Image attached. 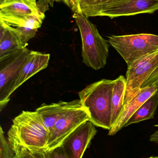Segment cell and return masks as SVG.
Here are the masks:
<instances>
[{
  "label": "cell",
  "instance_id": "7402d4cb",
  "mask_svg": "<svg viewBox=\"0 0 158 158\" xmlns=\"http://www.w3.org/2000/svg\"><path fill=\"white\" fill-rule=\"evenodd\" d=\"M46 153L48 158H68L61 146Z\"/></svg>",
  "mask_w": 158,
  "mask_h": 158
},
{
  "label": "cell",
  "instance_id": "44dd1931",
  "mask_svg": "<svg viewBox=\"0 0 158 158\" xmlns=\"http://www.w3.org/2000/svg\"><path fill=\"white\" fill-rule=\"evenodd\" d=\"M151 85L155 86L158 93V65L145 80L141 88Z\"/></svg>",
  "mask_w": 158,
  "mask_h": 158
},
{
  "label": "cell",
  "instance_id": "7a4b0ae2",
  "mask_svg": "<svg viewBox=\"0 0 158 158\" xmlns=\"http://www.w3.org/2000/svg\"><path fill=\"white\" fill-rule=\"evenodd\" d=\"M114 80L103 79L86 86L79 93L89 121L96 127L109 131L112 127V96Z\"/></svg>",
  "mask_w": 158,
  "mask_h": 158
},
{
  "label": "cell",
  "instance_id": "277c9868",
  "mask_svg": "<svg viewBox=\"0 0 158 158\" xmlns=\"http://www.w3.org/2000/svg\"><path fill=\"white\" fill-rule=\"evenodd\" d=\"M109 44L120 55L128 67L158 49V35L140 33L108 37Z\"/></svg>",
  "mask_w": 158,
  "mask_h": 158
},
{
  "label": "cell",
  "instance_id": "2e32d148",
  "mask_svg": "<svg viewBox=\"0 0 158 158\" xmlns=\"http://www.w3.org/2000/svg\"><path fill=\"white\" fill-rule=\"evenodd\" d=\"M158 106V93H155L145 101L127 122L125 127L155 118Z\"/></svg>",
  "mask_w": 158,
  "mask_h": 158
},
{
  "label": "cell",
  "instance_id": "ac0fdd59",
  "mask_svg": "<svg viewBox=\"0 0 158 158\" xmlns=\"http://www.w3.org/2000/svg\"><path fill=\"white\" fill-rule=\"evenodd\" d=\"M15 153L7 141L2 128H0V158H13Z\"/></svg>",
  "mask_w": 158,
  "mask_h": 158
},
{
  "label": "cell",
  "instance_id": "7c38bea8",
  "mask_svg": "<svg viewBox=\"0 0 158 158\" xmlns=\"http://www.w3.org/2000/svg\"><path fill=\"white\" fill-rule=\"evenodd\" d=\"M49 54L31 51L26 62L15 79L9 92V96L26 81L48 66Z\"/></svg>",
  "mask_w": 158,
  "mask_h": 158
},
{
  "label": "cell",
  "instance_id": "6da1fadb",
  "mask_svg": "<svg viewBox=\"0 0 158 158\" xmlns=\"http://www.w3.org/2000/svg\"><path fill=\"white\" fill-rule=\"evenodd\" d=\"M7 139L15 153L23 148L46 152L50 132L37 111H25L13 120Z\"/></svg>",
  "mask_w": 158,
  "mask_h": 158
},
{
  "label": "cell",
  "instance_id": "52a82bcc",
  "mask_svg": "<svg viewBox=\"0 0 158 158\" xmlns=\"http://www.w3.org/2000/svg\"><path fill=\"white\" fill-rule=\"evenodd\" d=\"M30 52V50L26 47L10 57L0 61L1 111L9 102L10 88Z\"/></svg>",
  "mask_w": 158,
  "mask_h": 158
},
{
  "label": "cell",
  "instance_id": "9a60e30c",
  "mask_svg": "<svg viewBox=\"0 0 158 158\" xmlns=\"http://www.w3.org/2000/svg\"><path fill=\"white\" fill-rule=\"evenodd\" d=\"M114 81L112 96V126L123 109L127 85V80L122 75L118 77Z\"/></svg>",
  "mask_w": 158,
  "mask_h": 158
},
{
  "label": "cell",
  "instance_id": "9c48e42d",
  "mask_svg": "<svg viewBox=\"0 0 158 158\" xmlns=\"http://www.w3.org/2000/svg\"><path fill=\"white\" fill-rule=\"evenodd\" d=\"M158 10V0H121L107 8L101 16L111 19L141 14H153Z\"/></svg>",
  "mask_w": 158,
  "mask_h": 158
},
{
  "label": "cell",
  "instance_id": "ba28073f",
  "mask_svg": "<svg viewBox=\"0 0 158 158\" xmlns=\"http://www.w3.org/2000/svg\"><path fill=\"white\" fill-rule=\"evenodd\" d=\"M95 126L88 121L80 125L65 139L61 146L68 158H82L97 133Z\"/></svg>",
  "mask_w": 158,
  "mask_h": 158
},
{
  "label": "cell",
  "instance_id": "5bb4252c",
  "mask_svg": "<svg viewBox=\"0 0 158 158\" xmlns=\"http://www.w3.org/2000/svg\"><path fill=\"white\" fill-rule=\"evenodd\" d=\"M15 27L6 25L5 31L0 34V61L26 48Z\"/></svg>",
  "mask_w": 158,
  "mask_h": 158
},
{
  "label": "cell",
  "instance_id": "ffe728a7",
  "mask_svg": "<svg viewBox=\"0 0 158 158\" xmlns=\"http://www.w3.org/2000/svg\"><path fill=\"white\" fill-rule=\"evenodd\" d=\"M13 158H48L46 152H32L23 148L15 153Z\"/></svg>",
  "mask_w": 158,
  "mask_h": 158
},
{
  "label": "cell",
  "instance_id": "e0dca14e",
  "mask_svg": "<svg viewBox=\"0 0 158 158\" xmlns=\"http://www.w3.org/2000/svg\"><path fill=\"white\" fill-rule=\"evenodd\" d=\"M121 0H82L80 10L87 18L101 16L107 8Z\"/></svg>",
  "mask_w": 158,
  "mask_h": 158
},
{
  "label": "cell",
  "instance_id": "8992f818",
  "mask_svg": "<svg viewBox=\"0 0 158 158\" xmlns=\"http://www.w3.org/2000/svg\"><path fill=\"white\" fill-rule=\"evenodd\" d=\"M158 65V49L135 61L127 68L126 92L123 106L142 87L147 77Z\"/></svg>",
  "mask_w": 158,
  "mask_h": 158
},
{
  "label": "cell",
  "instance_id": "484cf974",
  "mask_svg": "<svg viewBox=\"0 0 158 158\" xmlns=\"http://www.w3.org/2000/svg\"><path fill=\"white\" fill-rule=\"evenodd\" d=\"M49 2H50V5L51 6H53V4L54 2H63L64 0H48Z\"/></svg>",
  "mask_w": 158,
  "mask_h": 158
},
{
  "label": "cell",
  "instance_id": "5b68a950",
  "mask_svg": "<svg viewBox=\"0 0 158 158\" xmlns=\"http://www.w3.org/2000/svg\"><path fill=\"white\" fill-rule=\"evenodd\" d=\"M89 120L88 112L82 105L67 110L56 123L50 133L46 152L60 146L70 134Z\"/></svg>",
  "mask_w": 158,
  "mask_h": 158
},
{
  "label": "cell",
  "instance_id": "d4e9b609",
  "mask_svg": "<svg viewBox=\"0 0 158 158\" xmlns=\"http://www.w3.org/2000/svg\"><path fill=\"white\" fill-rule=\"evenodd\" d=\"M14 1L15 0H0V6H2L5 5L10 3Z\"/></svg>",
  "mask_w": 158,
  "mask_h": 158
},
{
  "label": "cell",
  "instance_id": "8fae6325",
  "mask_svg": "<svg viewBox=\"0 0 158 158\" xmlns=\"http://www.w3.org/2000/svg\"><path fill=\"white\" fill-rule=\"evenodd\" d=\"M156 92V89L154 85L140 88L131 100L123 106V109L116 122L109 130L108 135L110 136L115 135L122 128L125 127L130 118L146 100Z\"/></svg>",
  "mask_w": 158,
  "mask_h": 158
},
{
  "label": "cell",
  "instance_id": "4316f807",
  "mask_svg": "<svg viewBox=\"0 0 158 158\" xmlns=\"http://www.w3.org/2000/svg\"><path fill=\"white\" fill-rule=\"evenodd\" d=\"M148 158H158V156H151Z\"/></svg>",
  "mask_w": 158,
  "mask_h": 158
},
{
  "label": "cell",
  "instance_id": "4fadbf2b",
  "mask_svg": "<svg viewBox=\"0 0 158 158\" xmlns=\"http://www.w3.org/2000/svg\"><path fill=\"white\" fill-rule=\"evenodd\" d=\"M82 105L79 99L69 102L60 101L50 104H43L35 111L42 118L45 127L51 133L58 119L67 110Z\"/></svg>",
  "mask_w": 158,
  "mask_h": 158
},
{
  "label": "cell",
  "instance_id": "d6986e66",
  "mask_svg": "<svg viewBox=\"0 0 158 158\" xmlns=\"http://www.w3.org/2000/svg\"><path fill=\"white\" fill-rule=\"evenodd\" d=\"M15 28L19 34L22 43L26 47L28 45L29 41L35 37L38 31V30L32 29L24 27H17Z\"/></svg>",
  "mask_w": 158,
  "mask_h": 158
},
{
  "label": "cell",
  "instance_id": "603a6c76",
  "mask_svg": "<svg viewBox=\"0 0 158 158\" xmlns=\"http://www.w3.org/2000/svg\"><path fill=\"white\" fill-rule=\"evenodd\" d=\"M82 0H64L63 2L74 13L80 11V4Z\"/></svg>",
  "mask_w": 158,
  "mask_h": 158
},
{
  "label": "cell",
  "instance_id": "cb8c5ba5",
  "mask_svg": "<svg viewBox=\"0 0 158 158\" xmlns=\"http://www.w3.org/2000/svg\"><path fill=\"white\" fill-rule=\"evenodd\" d=\"M149 141L158 144V130L155 132L149 138Z\"/></svg>",
  "mask_w": 158,
  "mask_h": 158
},
{
  "label": "cell",
  "instance_id": "30bf717a",
  "mask_svg": "<svg viewBox=\"0 0 158 158\" xmlns=\"http://www.w3.org/2000/svg\"><path fill=\"white\" fill-rule=\"evenodd\" d=\"M39 10L37 0H15L0 6V20L10 27H17L24 19Z\"/></svg>",
  "mask_w": 158,
  "mask_h": 158
},
{
  "label": "cell",
  "instance_id": "3957f363",
  "mask_svg": "<svg viewBox=\"0 0 158 158\" xmlns=\"http://www.w3.org/2000/svg\"><path fill=\"white\" fill-rule=\"evenodd\" d=\"M73 18L81 38L83 62L95 70L104 68L109 54V44L100 35L96 26L81 11L74 13Z\"/></svg>",
  "mask_w": 158,
  "mask_h": 158
}]
</instances>
